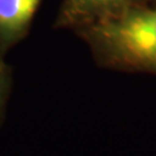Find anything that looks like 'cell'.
Segmentation results:
<instances>
[{"label":"cell","mask_w":156,"mask_h":156,"mask_svg":"<svg viewBox=\"0 0 156 156\" xmlns=\"http://www.w3.org/2000/svg\"><path fill=\"white\" fill-rule=\"evenodd\" d=\"M97 35L124 62L156 69V8L101 20Z\"/></svg>","instance_id":"6da1fadb"},{"label":"cell","mask_w":156,"mask_h":156,"mask_svg":"<svg viewBox=\"0 0 156 156\" xmlns=\"http://www.w3.org/2000/svg\"><path fill=\"white\" fill-rule=\"evenodd\" d=\"M41 0H0V36L9 37L27 27Z\"/></svg>","instance_id":"7a4b0ae2"},{"label":"cell","mask_w":156,"mask_h":156,"mask_svg":"<svg viewBox=\"0 0 156 156\" xmlns=\"http://www.w3.org/2000/svg\"><path fill=\"white\" fill-rule=\"evenodd\" d=\"M126 0H66V17L74 21L86 20L97 15H105Z\"/></svg>","instance_id":"3957f363"},{"label":"cell","mask_w":156,"mask_h":156,"mask_svg":"<svg viewBox=\"0 0 156 156\" xmlns=\"http://www.w3.org/2000/svg\"><path fill=\"white\" fill-rule=\"evenodd\" d=\"M1 93H2V73L0 72V98H1Z\"/></svg>","instance_id":"277c9868"}]
</instances>
